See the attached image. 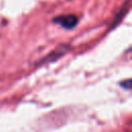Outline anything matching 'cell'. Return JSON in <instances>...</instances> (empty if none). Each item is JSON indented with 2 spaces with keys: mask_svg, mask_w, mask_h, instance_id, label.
I'll return each mask as SVG.
<instances>
[{
  "mask_svg": "<svg viewBox=\"0 0 132 132\" xmlns=\"http://www.w3.org/2000/svg\"><path fill=\"white\" fill-rule=\"evenodd\" d=\"M54 21L57 22V23H59L62 27L67 28V29H71V28H73L77 24V18L75 15H72V14H69V15H61V16L56 18Z\"/></svg>",
  "mask_w": 132,
  "mask_h": 132,
  "instance_id": "1",
  "label": "cell"
},
{
  "mask_svg": "<svg viewBox=\"0 0 132 132\" xmlns=\"http://www.w3.org/2000/svg\"><path fill=\"white\" fill-rule=\"evenodd\" d=\"M121 85L124 86V87L127 88V89H130V88H131V80H130V79H127L126 81H122Z\"/></svg>",
  "mask_w": 132,
  "mask_h": 132,
  "instance_id": "2",
  "label": "cell"
}]
</instances>
